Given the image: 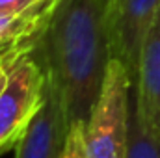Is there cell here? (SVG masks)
<instances>
[{"label":"cell","mask_w":160,"mask_h":158,"mask_svg":"<svg viewBox=\"0 0 160 158\" xmlns=\"http://www.w3.org/2000/svg\"><path fill=\"white\" fill-rule=\"evenodd\" d=\"M110 2H112V0H102V4H104V7H106V9H108V6H110Z\"/></svg>","instance_id":"7c38bea8"},{"label":"cell","mask_w":160,"mask_h":158,"mask_svg":"<svg viewBox=\"0 0 160 158\" xmlns=\"http://www.w3.org/2000/svg\"><path fill=\"white\" fill-rule=\"evenodd\" d=\"M125 158H160V134L149 130L140 119L130 97V126Z\"/></svg>","instance_id":"ba28073f"},{"label":"cell","mask_w":160,"mask_h":158,"mask_svg":"<svg viewBox=\"0 0 160 158\" xmlns=\"http://www.w3.org/2000/svg\"><path fill=\"white\" fill-rule=\"evenodd\" d=\"M160 0H112L106 9V28L112 58L127 67L132 86L143 39L157 21Z\"/></svg>","instance_id":"277c9868"},{"label":"cell","mask_w":160,"mask_h":158,"mask_svg":"<svg viewBox=\"0 0 160 158\" xmlns=\"http://www.w3.org/2000/svg\"><path fill=\"white\" fill-rule=\"evenodd\" d=\"M58 6V0H45L22 11L0 13V56L6 52L30 54L39 43Z\"/></svg>","instance_id":"52a82bcc"},{"label":"cell","mask_w":160,"mask_h":158,"mask_svg":"<svg viewBox=\"0 0 160 158\" xmlns=\"http://www.w3.org/2000/svg\"><path fill=\"white\" fill-rule=\"evenodd\" d=\"M132 102L143 125L160 134V11L142 45Z\"/></svg>","instance_id":"8992f818"},{"label":"cell","mask_w":160,"mask_h":158,"mask_svg":"<svg viewBox=\"0 0 160 158\" xmlns=\"http://www.w3.org/2000/svg\"><path fill=\"white\" fill-rule=\"evenodd\" d=\"M21 56H22L21 52H6V54L0 56V95H2V91H4V87H6V84H8L9 73H11L15 62H17Z\"/></svg>","instance_id":"30bf717a"},{"label":"cell","mask_w":160,"mask_h":158,"mask_svg":"<svg viewBox=\"0 0 160 158\" xmlns=\"http://www.w3.org/2000/svg\"><path fill=\"white\" fill-rule=\"evenodd\" d=\"M132 80L119 60L108 62L99 97L84 123L89 158H125L130 126Z\"/></svg>","instance_id":"7a4b0ae2"},{"label":"cell","mask_w":160,"mask_h":158,"mask_svg":"<svg viewBox=\"0 0 160 158\" xmlns=\"http://www.w3.org/2000/svg\"><path fill=\"white\" fill-rule=\"evenodd\" d=\"M71 121L67 116L60 89L50 78H47L45 99L30 128L15 147V158H60Z\"/></svg>","instance_id":"5b68a950"},{"label":"cell","mask_w":160,"mask_h":158,"mask_svg":"<svg viewBox=\"0 0 160 158\" xmlns=\"http://www.w3.org/2000/svg\"><path fill=\"white\" fill-rule=\"evenodd\" d=\"M47 73L38 58L22 54L0 95V156L19 145L45 99Z\"/></svg>","instance_id":"3957f363"},{"label":"cell","mask_w":160,"mask_h":158,"mask_svg":"<svg viewBox=\"0 0 160 158\" xmlns=\"http://www.w3.org/2000/svg\"><path fill=\"white\" fill-rule=\"evenodd\" d=\"M32 54L60 89L71 125L86 123L112 60L102 0H58Z\"/></svg>","instance_id":"6da1fadb"},{"label":"cell","mask_w":160,"mask_h":158,"mask_svg":"<svg viewBox=\"0 0 160 158\" xmlns=\"http://www.w3.org/2000/svg\"><path fill=\"white\" fill-rule=\"evenodd\" d=\"M41 2H45V0H0V13L22 11V9H28Z\"/></svg>","instance_id":"8fae6325"},{"label":"cell","mask_w":160,"mask_h":158,"mask_svg":"<svg viewBox=\"0 0 160 158\" xmlns=\"http://www.w3.org/2000/svg\"><path fill=\"white\" fill-rule=\"evenodd\" d=\"M60 158H89L84 143V123H73Z\"/></svg>","instance_id":"9c48e42d"}]
</instances>
